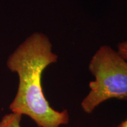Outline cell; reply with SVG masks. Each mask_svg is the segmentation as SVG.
Returning <instances> with one entry per match:
<instances>
[{"mask_svg": "<svg viewBox=\"0 0 127 127\" xmlns=\"http://www.w3.org/2000/svg\"><path fill=\"white\" fill-rule=\"evenodd\" d=\"M57 58L47 36L35 32L7 60L8 68L19 78L17 93L9 108L12 112L28 116L39 127H59L69 121L66 109L59 112L50 107L42 86L43 71Z\"/></svg>", "mask_w": 127, "mask_h": 127, "instance_id": "6da1fadb", "label": "cell"}, {"mask_svg": "<svg viewBox=\"0 0 127 127\" xmlns=\"http://www.w3.org/2000/svg\"><path fill=\"white\" fill-rule=\"evenodd\" d=\"M89 69L95 81L89 83L91 91L81 102L82 109L92 113L109 99L127 100V60L109 46H101L93 56Z\"/></svg>", "mask_w": 127, "mask_h": 127, "instance_id": "7a4b0ae2", "label": "cell"}, {"mask_svg": "<svg viewBox=\"0 0 127 127\" xmlns=\"http://www.w3.org/2000/svg\"><path fill=\"white\" fill-rule=\"evenodd\" d=\"M21 118L22 115L20 114L11 112L6 114L0 121V127H21Z\"/></svg>", "mask_w": 127, "mask_h": 127, "instance_id": "3957f363", "label": "cell"}, {"mask_svg": "<svg viewBox=\"0 0 127 127\" xmlns=\"http://www.w3.org/2000/svg\"><path fill=\"white\" fill-rule=\"evenodd\" d=\"M117 48H118L117 52L119 53V55L123 58L127 60V40L120 42L117 46Z\"/></svg>", "mask_w": 127, "mask_h": 127, "instance_id": "277c9868", "label": "cell"}, {"mask_svg": "<svg viewBox=\"0 0 127 127\" xmlns=\"http://www.w3.org/2000/svg\"><path fill=\"white\" fill-rule=\"evenodd\" d=\"M118 127H127V119L121 123L118 126Z\"/></svg>", "mask_w": 127, "mask_h": 127, "instance_id": "5b68a950", "label": "cell"}]
</instances>
